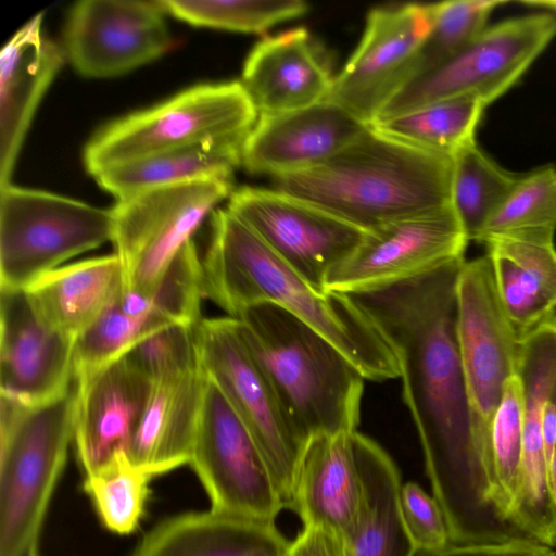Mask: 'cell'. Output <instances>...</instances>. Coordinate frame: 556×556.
<instances>
[{"mask_svg": "<svg viewBox=\"0 0 556 556\" xmlns=\"http://www.w3.org/2000/svg\"><path fill=\"white\" fill-rule=\"evenodd\" d=\"M465 261L349 296L396 358L451 543L518 541L523 536L497 510L492 468L472 428L457 337V281Z\"/></svg>", "mask_w": 556, "mask_h": 556, "instance_id": "1", "label": "cell"}, {"mask_svg": "<svg viewBox=\"0 0 556 556\" xmlns=\"http://www.w3.org/2000/svg\"><path fill=\"white\" fill-rule=\"evenodd\" d=\"M202 283L204 298L229 317L251 305L274 304L328 339L366 380L399 378L391 348L349 295L312 286L228 208L211 214Z\"/></svg>", "mask_w": 556, "mask_h": 556, "instance_id": "2", "label": "cell"}, {"mask_svg": "<svg viewBox=\"0 0 556 556\" xmlns=\"http://www.w3.org/2000/svg\"><path fill=\"white\" fill-rule=\"evenodd\" d=\"M452 156L409 147L370 126L325 163L273 177L274 189L371 231L450 205Z\"/></svg>", "mask_w": 556, "mask_h": 556, "instance_id": "3", "label": "cell"}, {"mask_svg": "<svg viewBox=\"0 0 556 556\" xmlns=\"http://www.w3.org/2000/svg\"><path fill=\"white\" fill-rule=\"evenodd\" d=\"M235 318L305 442L357 429L366 379L337 346L274 304L251 305Z\"/></svg>", "mask_w": 556, "mask_h": 556, "instance_id": "4", "label": "cell"}, {"mask_svg": "<svg viewBox=\"0 0 556 556\" xmlns=\"http://www.w3.org/2000/svg\"><path fill=\"white\" fill-rule=\"evenodd\" d=\"M78 384L38 404L0 396V556H27L74 440Z\"/></svg>", "mask_w": 556, "mask_h": 556, "instance_id": "5", "label": "cell"}, {"mask_svg": "<svg viewBox=\"0 0 556 556\" xmlns=\"http://www.w3.org/2000/svg\"><path fill=\"white\" fill-rule=\"evenodd\" d=\"M258 113L240 81L192 86L149 109L115 119L87 142L92 176L114 165L220 137H249Z\"/></svg>", "mask_w": 556, "mask_h": 556, "instance_id": "6", "label": "cell"}, {"mask_svg": "<svg viewBox=\"0 0 556 556\" xmlns=\"http://www.w3.org/2000/svg\"><path fill=\"white\" fill-rule=\"evenodd\" d=\"M113 239L112 208L11 182L0 187V288L27 289Z\"/></svg>", "mask_w": 556, "mask_h": 556, "instance_id": "7", "label": "cell"}, {"mask_svg": "<svg viewBox=\"0 0 556 556\" xmlns=\"http://www.w3.org/2000/svg\"><path fill=\"white\" fill-rule=\"evenodd\" d=\"M555 36L556 15L549 12L488 26L455 56L404 84L371 124L457 97H475L488 106L522 77Z\"/></svg>", "mask_w": 556, "mask_h": 556, "instance_id": "8", "label": "cell"}, {"mask_svg": "<svg viewBox=\"0 0 556 556\" xmlns=\"http://www.w3.org/2000/svg\"><path fill=\"white\" fill-rule=\"evenodd\" d=\"M198 338L206 375L253 437L290 508L306 442L245 344L236 318H202Z\"/></svg>", "mask_w": 556, "mask_h": 556, "instance_id": "9", "label": "cell"}, {"mask_svg": "<svg viewBox=\"0 0 556 556\" xmlns=\"http://www.w3.org/2000/svg\"><path fill=\"white\" fill-rule=\"evenodd\" d=\"M232 191V177H208L116 200L112 242L124 288L150 294L201 223Z\"/></svg>", "mask_w": 556, "mask_h": 556, "instance_id": "10", "label": "cell"}, {"mask_svg": "<svg viewBox=\"0 0 556 556\" xmlns=\"http://www.w3.org/2000/svg\"><path fill=\"white\" fill-rule=\"evenodd\" d=\"M457 337L475 438L492 468L491 426L505 384L517 374L521 334L501 303L488 255L465 261L460 269Z\"/></svg>", "mask_w": 556, "mask_h": 556, "instance_id": "11", "label": "cell"}, {"mask_svg": "<svg viewBox=\"0 0 556 556\" xmlns=\"http://www.w3.org/2000/svg\"><path fill=\"white\" fill-rule=\"evenodd\" d=\"M189 464L213 511L274 522L286 507L256 442L208 376Z\"/></svg>", "mask_w": 556, "mask_h": 556, "instance_id": "12", "label": "cell"}, {"mask_svg": "<svg viewBox=\"0 0 556 556\" xmlns=\"http://www.w3.org/2000/svg\"><path fill=\"white\" fill-rule=\"evenodd\" d=\"M227 208L286 264L318 290L329 273L362 243L364 231L274 188L233 189Z\"/></svg>", "mask_w": 556, "mask_h": 556, "instance_id": "13", "label": "cell"}, {"mask_svg": "<svg viewBox=\"0 0 556 556\" xmlns=\"http://www.w3.org/2000/svg\"><path fill=\"white\" fill-rule=\"evenodd\" d=\"M468 241L451 205L403 218L368 231L325 289L350 295L409 280L463 257Z\"/></svg>", "mask_w": 556, "mask_h": 556, "instance_id": "14", "label": "cell"}, {"mask_svg": "<svg viewBox=\"0 0 556 556\" xmlns=\"http://www.w3.org/2000/svg\"><path fill=\"white\" fill-rule=\"evenodd\" d=\"M161 0H81L70 10L66 59L88 78L123 75L173 47Z\"/></svg>", "mask_w": 556, "mask_h": 556, "instance_id": "15", "label": "cell"}, {"mask_svg": "<svg viewBox=\"0 0 556 556\" xmlns=\"http://www.w3.org/2000/svg\"><path fill=\"white\" fill-rule=\"evenodd\" d=\"M427 4L371 9L363 37L326 100L370 125L384 103L408 80L417 49L428 34Z\"/></svg>", "mask_w": 556, "mask_h": 556, "instance_id": "16", "label": "cell"}, {"mask_svg": "<svg viewBox=\"0 0 556 556\" xmlns=\"http://www.w3.org/2000/svg\"><path fill=\"white\" fill-rule=\"evenodd\" d=\"M517 377L523 395L522 454L510 520L529 541L556 547V507L547 476L542 414L556 387V315L521 336Z\"/></svg>", "mask_w": 556, "mask_h": 556, "instance_id": "17", "label": "cell"}, {"mask_svg": "<svg viewBox=\"0 0 556 556\" xmlns=\"http://www.w3.org/2000/svg\"><path fill=\"white\" fill-rule=\"evenodd\" d=\"M74 344L39 318L25 289L0 288V396L38 404L66 393Z\"/></svg>", "mask_w": 556, "mask_h": 556, "instance_id": "18", "label": "cell"}, {"mask_svg": "<svg viewBox=\"0 0 556 556\" xmlns=\"http://www.w3.org/2000/svg\"><path fill=\"white\" fill-rule=\"evenodd\" d=\"M369 126L333 102L258 115L242 154L251 174L271 177L314 168L357 140Z\"/></svg>", "mask_w": 556, "mask_h": 556, "instance_id": "19", "label": "cell"}, {"mask_svg": "<svg viewBox=\"0 0 556 556\" xmlns=\"http://www.w3.org/2000/svg\"><path fill=\"white\" fill-rule=\"evenodd\" d=\"M333 79L326 51L300 27L260 40L244 61L240 83L258 115H274L326 100Z\"/></svg>", "mask_w": 556, "mask_h": 556, "instance_id": "20", "label": "cell"}, {"mask_svg": "<svg viewBox=\"0 0 556 556\" xmlns=\"http://www.w3.org/2000/svg\"><path fill=\"white\" fill-rule=\"evenodd\" d=\"M74 442L85 475L129 448L152 382L122 357L78 383Z\"/></svg>", "mask_w": 556, "mask_h": 556, "instance_id": "21", "label": "cell"}, {"mask_svg": "<svg viewBox=\"0 0 556 556\" xmlns=\"http://www.w3.org/2000/svg\"><path fill=\"white\" fill-rule=\"evenodd\" d=\"M357 430L309 438L302 451L290 508L303 525L325 526L343 539L362 507Z\"/></svg>", "mask_w": 556, "mask_h": 556, "instance_id": "22", "label": "cell"}, {"mask_svg": "<svg viewBox=\"0 0 556 556\" xmlns=\"http://www.w3.org/2000/svg\"><path fill=\"white\" fill-rule=\"evenodd\" d=\"M37 14L0 53V187L10 184L15 161L34 113L66 56L42 34Z\"/></svg>", "mask_w": 556, "mask_h": 556, "instance_id": "23", "label": "cell"}, {"mask_svg": "<svg viewBox=\"0 0 556 556\" xmlns=\"http://www.w3.org/2000/svg\"><path fill=\"white\" fill-rule=\"evenodd\" d=\"M206 382L202 367L152 383L129 448L138 468L153 477L190 463Z\"/></svg>", "mask_w": 556, "mask_h": 556, "instance_id": "24", "label": "cell"}, {"mask_svg": "<svg viewBox=\"0 0 556 556\" xmlns=\"http://www.w3.org/2000/svg\"><path fill=\"white\" fill-rule=\"evenodd\" d=\"M289 543L274 522L210 509L160 522L131 556H277L287 553Z\"/></svg>", "mask_w": 556, "mask_h": 556, "instance_id": "25", "label": "cell"}, {"mask_svg": "<svg viewBox=\"0 0 556 556\" xmlns=\"http://www.w3.org/2000/svg\"><path fill=\"white\" fill-rule=\"evenodd\" d=\"M501 303L522 336L556 309L554 237H497L484 243Z\"/></svg>", "mask_w": 556, "mask_h": 556, "instance_id": "26", "label": "cell"}, {"mask_svg": "<svg viewBox=\"0 0 556 556\" xmlns=\"http://www.w3.org/2000/svg\"><path fill=\"white\" fill-rule=\"evenodd\" d=\"M124 288V269L116 254L60 266L27 289L39 318L76 341Z\"/></svg>", "mask_w": 556, "mask_h": 556, "instance_id": "27", "label": "cell"}, {"mask_svg": "<svg viewBox=\"0 0 556 556\" xmlns=\"http://www.w3.org/2000/svg\"><path fill=\"white\" fill-rule=\"evenodd\" d=\"M357 450L363 498L356 525L344 539L346 556H413L417 547L402 516L403 483L395 463L359 432Z\"/></svg>", "mask_w": 556, "mask_h": 556, "instance_id": "28", "label": "cell"}, {"mask_svg": "<svg viewBox=\"0 0 556 556\" xmlns=\"http://www.w3.org/2000/svg\"><path fill=\"white\" fill-rule=\"evenodd\" d=\"M248 137H220L105 168L93 177L116 200L134 193L208 177H232L242 165Z\"/></svg>", "mask_w": 556, "mask_h": 556, "instance_id": "29", "label": "cell"}, {"mask_svg": "<svg viewBox=\"0 0 556 556\" xmlns=\"http://www.w3.org/2000/svg\"><path fill=\"white\" fill-rule=\"evenodd\" d=\"M486 104L475 97L430 103L369 125L377 132L409 147L453 155L475 141Z\"/></svg>", "mask_w": 556, "mask_h": 556, "instance_id": "30", "label": "cell"}, {"mask_svg": "<svg viewBox=\"0 0 556 556\" xmlns=\"http://www.w3.org/2000/svg\"><path fill=\"white\" fill-rule=\"evenodd\" d=\"M452 161L450 205L468 240L477 241L520 175L500 166L476 140L456 151Z\"/></svg>", "mask_w": 556, "mask_h": 556, "instance_id": "31", "label": "cell"}, {"mask_svg": "<svg viewBox=\"0 0 556 556\" xmlns=\"http://www.w3.org/2000/svg\"><path fill=\"white\" fill-rule=\"evenodd\" d=\"M119 293L75 341L73 368L78 383L125 356L151 333L172 325L154 312L127 307Z\"/></svg>", "mask_w": 556, "mask_h": 556, "instance_id": "32", "label": "cell"}, {"mask_svg": "<svg viewBox=\"0 0 556 556\" xmlns=\"http://www.w3.org/2000/svg\"><path fill=\"white\" fill-rule=\"evenodd\" d=\"M556 230V167L545 165L521 174L477 241L497 237H554Z\"/></svg>", "mask_w": 556, "mask_h": 556, "instance_id": "33", "label": "cell"}, {"mask_svg": "<svg viewBox=\"0 0 556 556\" xmlns=\"http://www.w3.org/2000/svg\"><path fill=\"white\" fill-rule=\"evenodd\" d=\"M505 3L502 0H454L427 4L430 27L415 53L408 80L464 50L488 27L491 13Z\"/></svg>", "mask_w": 556, "mask_h": 556, "instance_id": "34", "label": "cell"}, {"mask_svg": "<svg viewBox=\"0 0 556 556\" xmlns=\"http://www.w3.org/2000/svg\"><path fill=\"white\" fill-rule=\"evenodd\" d=\"M151 478L127 453H122L85 475L83 488L105 528L117 534H129L144 513Z\"/></svg>", "mask_w": 556, "mask_h": 556, "instance_id": "35", "label": "cell"}, {"mask_svg": "<svg viewBox=\"0 0 556 556\" xmlns=\"http://www.w3.org/2000/svg\"><path fill=\"white\" fill-rule=\"evenodd\" d=\"M162 7L195 26L239 33L263 34L270 27L304 15L308 4L301 0H161Z\"/></svg>", "mask_w": 556, "mask_h": 556, "instance_id": "36", "label": "cell"}, {"mask_svg": "<svg viewBox=\"0 0 556 556\" xmlns=\"http://www.w3.org/2000/svg\"><path fill=\"white\" fill-rule=\"evenodd\" d=\"M522 429L523 395L521 383L516 375L505 384L490 435L496 507L502 518L513 527L510 516L519 483Z\"/></svg>", "mask_w": 556, "mask_h": 556, "instance_id": "37", "label": "cell"}, {"mask_svg": "<svg viewBox=\"0 0 556 556\" xmlns=\"http://www.w3.org/2000/svg\"><path fill=\"white\" fill-rule=\"evenodd\" d=\"M198 325L165 326L141 340L123 357L152 383L201 369Z\"/></svg>", "mask_w": 556, "mask_h": 556, "instance_id": "38", "label": "cell"}, {"mask_svg": "<svg viewBox=\"0 0 556 556\" xmlns=\"http://www.w3.org/2000/svg\"><path fill=\"white\" fill-rule=\"evenodd\" d=\"M202 260L190 240L174 257L150 299L154 309L168 323L194 326L202 320Z\"/></svg>", "mask_w": 556, "mask_h": 556, "instance_id": "39", "label": "cell"}, {"mask_svg": "<svg viewBox=\"0 0 556 556\" xmlns=\"http://www.w3.org/2000/svg\"><path fill=\"white\" fill-rule=\"evenodd\" d=\"M400 505L417 548H438L451 543L444 515L433 495L415 482H406L401 488Z\"/></svg>", "mask_w": 556, "mask_h": 556, "instance_id": "40", "label": "cell"}, {"mask_svg": "<svg viewBox=\"0 0 556 556\" xmlns=\"http://www.w3.org/2000/svg\"><path fill=\"white\" fill-rule=\"evenodd\" d=\"M413 556H556V549L527 540L500 543L454 544L416 548Z\"/></svg>", "mask_w": 556, "mask_h": 556, "instance_id": "41", "label": "cell"}, {"mask_svg": "<svg viewBox=\"0 0 556 556\" xmlns=\"http://www.w3.org/2000/svg\"><path fill=\"white\" fill-rule=\"evenodd\" d=\"M287 556H346L344 539L325 526L303 525Z\"/></svg>", "mask_w": 556, "mask_h": 556, "instance_id": "42", "label": "cell"}, {"mask_svg": "<svg viewBox=\"0 0 556 556\" xmlns=\"http://www.w3.org/2000/svg\"><path fill=\"white\" fill-rule=\"evenodd\" d=\"M542 434L548 467L556 450V397L554 391L543 407Z\"/></svg>", "mask_w": 556, "mask_h": 556, "instance_id": "43", "label": "cell"}, {"mask_svg": "<svg viewBox=\"0 0 556 556\" xmlns=\"http://www.w3.org/2000/svg\"><path fill=\"white\" fill-rule=\"evenodd\" d=\"M520 3L556 13V0H526L520 1Z\"/></svg>", "mask_w": 556, "mask_h": 556, "instance_id": "44", "label": "cell"}, {"mask_svg": "<svg viewBox=\"0 0 556 556\" xmlns=\"http://www.w3.org/2000/svg\"><path fill=\"white\" fill-rule=\"evenodd\" d=\"M27 556H38V545L33 547Z\"/></svg>", "mask_w": 556, "mask_h": 556, "instance_id": "45", "label": "cell"}, {"mask_svg": "<svg viewBox=\"0 0 556 556\" xmlns=\"http://www.w3.org/2000/svg\"><path fill=\"white\" fill-rule=\"evenodd\" d=\"M277 556H287V553H285V554H281V555H277Z\"/></svg>", "mask_w": 556, "mask_h": 556, "instance_id": "46", "label": "cell"}, {"mask_svg": "<svg viewBox=\"0 0 556 556\" xmlns=\"http://www.w3.org/2000/svg\"><path fill=\"white\" fill-rule=\"evenodd\" d=\"M554 395H555V397H556V387H555V390H554ZM555 451H556V450H555Z\"/></svg>", "mask_w": 556, "mask_h": 556, "instance_id": "47", "label": "cell"}]
</instances>
